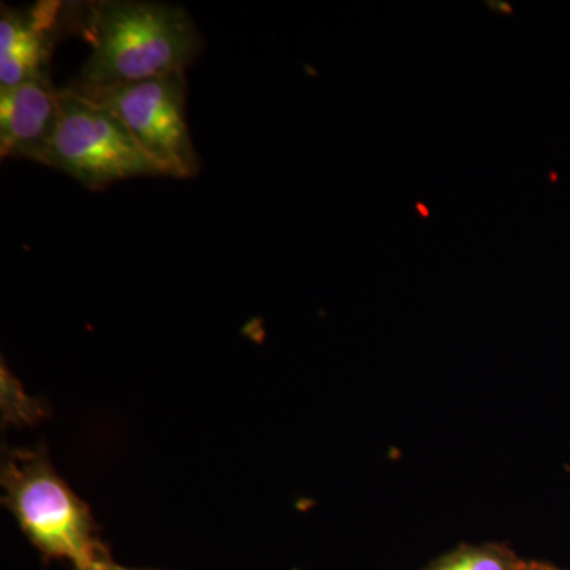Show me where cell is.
<instances>
[{
    "instance_id": "1",
    "label": "cell",
    "mask_w": 570,
    "mask_h": 570,
    "mask_svg": "<svg viewBox=\"0 0 570 570\" xmlns=\"http://www.w3.org/2000/svg\"><path fill=\"white\" fill-rule=\"evenodd\" d=\"M73 32L91 48L80 82L116 86L184 73L202 48L200 33L181 7L137 0L73 6Z\"/></svg>"
},
{
    "instance_id": "4",
    "label": "cell",
    "mask_w": 570,
    "mask_h": 570,
    "mask_svg": "<svg viewBox=\"0 0 570 570\" xmlns=\"http://www.w3.org/2000/svg\"><path fill=\"white\" fill-rule=\"evenodd\" d=\"M82 96L110 110L148 157L159 176L189 178L198 174V156L186 121L184 73L116 86L71 82Z\"/></svg>"
},
{
    "instance_id": "8",
    "label": "cell",
    "mask_w": 570,
    "mask_h": 570,
    "mask_svg": "<svg viewBox=\"0 0 570 570\" xmlns=\"http://www.w3.org/2000/svg\"><path fill=\"white\" fill-rule=\"evenodd\" d=\"M0 387L3 425H33L47 415L43 403L28 396L21 382L10 373L6 363H2Z\"/></svg>"
},
{
    "instance_id": "3",
    "label": "cell",
    "mask_w": 570,
    "mask_h": 570,
    "mask_svg": "<svg viewBox=\"0 0 570 570\" xmlns=\"http://www.w3.org/2000/svg\"><path fill=\"white\" fill-rule=\"evenodd\" d=\"M37 163L92 190L137 176H159L122 122L71 86L61 89L58 121Z\"/></svg>"
},
{
    "instance_id": "7",
    "label": "cell",
    "mask_w": 570,
    "mask_h": 570,
    "mask_svg": "<svg viewBox=\"0 0 570 570\" xmlns=\"http://www.w3.org/2000/svg\"><path fill=\"white\" fill-rule=\"evenodd\" d=\"M523 561L504 543H466L442 554L423 570H520Z\"/></svg>"
},
{
    "instance_id": "11",
    "label": "cell",
    "mask_w": 570,
    "mask_h": 570,
    "mask_svg": "<svg viewBox=\"0 0 570 570\" xmlns=\"http://www.w3.org/2000/svg\"><path fill=\"white\" fill-rule=\"evenodd\" d=\"M91 570H142V569H130V568H124V566L116 564V562L110 560L102 561L100 564H97L96 568H92Z\"/></svg>"
},
{
    "instance_id": "6",
    "label": "cell",
    "mask_w": 570,
    "mask_h": 570,
    "mask_svg": "<svg viewBox=\"0 0 570 570\" xmlns=\"http://www.w3.org/2000/svg\"><path fill=\"white\" fill-rule=\"evenodd\" d=\"M61 89L50 75L0 89V153L3 159H39L59 115Z\"/></svg>"
},
{
    "instance_id": "5",
    "label": "cell",
    "mask_w": 570,
    "mask_h": 570,
    "mask_svg": "<svg viewBox=\"0 0 570 570\" xmlns=\"http://www.w3.org/2000/svg\"><path fill=\"white\" fill-rule=\"evenodd\" d=\"M73 32V6L40 2L29 9L2 7L0 14V89L50 75L56 41Z\"/></svg>"
},
{
    "instance_id": "9",
    "label": "cell",
    "mask_w": 570,
    "mask_h": 570,
    "mask_svg": "<svg viewBox=\"0 0 570 570\" xmlns=\"http://www.w3.org/2000/svg\"><path fill=\"white\" fill-rule=\"evenodd\" d=\"M485 6L489 7V10L505 14V17L515 13L512 3L505 2V0H490V2H485Z\"/></svg>"
},
{
    "instance_id": "12",
    "label": "cell",
    "mask_w": 570,
    "mask_h": 570,
    "mask_svg": "<svg viewBox=\"0 0 570 570\" xmlns=\"http://www.w3.org/2000/svg\"><path fill=\"white\" fill-rule=\"evenodd\" d=\"M415 209H417V213L423 217V219H428V217H430V209H428V206L423 205L422 202H417V204H415Z\"/></svg>"
},
{
    "instance_id": "10",
    "label": "cell",
    "mask_w": 570,
    "mask_h": 570,
    "mask_svg": "<svg viewBox=\"0 0 570 570\" xmlns=\"http://www.w3.org/2000/svg\"><path fill=\"white\" fill-rule=\"evenodd\" d=\"M520 570H562L557 566L547 564V562L539 561H523Z\"/></svg>"
},
{
    "instance_id": "2",
    "label": "cell",
    "mask_w": 570,
    "mask_h": 570,
    "mask_svg": "<svg viewBox=\"0 0 570 570\" xmlns=\"http://www.w3.org/2000/svg\"><path fill=\"white\" fill-rule=\"evenodd\" d=\"M0 482L3 505L45 557L70 561L75 570L110 560L91 510L56 472L43 449L7 450Z\"/></svg>"
}]
</instances>
